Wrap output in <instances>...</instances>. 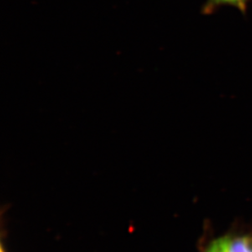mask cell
Masks as SVG:
<instances>
[{
    "mask_svg": "<svg viewBox=\"0 0 252 252\" xmlns=\"http://www.w3.org/2000/svg\"><path fill=\"white\" fill-rule=\"evenodd\" d=\"M225 252H252V234L221 238Z\"/></svg>",
    "mask_w": 252,
    "mask_h": 252,
    "instance_id": "1",
    "label": "cell"
},
{
    "mask_svg": "<svg viewBox=\"0 0 252 252\" xmlns=\"http://www.w3.org/2000/svg\"><path fill=\"white\" fill-rule=\"evenodd\" d=\"M249 0H207L205 3L202 12L209 14L220 6H232L236 7L240 12H246L248 8V3Z\"/></svg>",
    "mask_w": 252,
    "mask_h": 252,
    "instance_id": "2",
    "label": "cell"
},
{
    "mask_svg": "<svg viewBox=\"0 0 252 252\" xmlns=\"http://www.w3.org/2000/svg\"><path fill=\"white\" fill-rule=\"evenodd\" d=\"M206 252H225L221 238H219L211 243V245L209 246V248H207Z\"/></svg>",
    "mask_w": 252,
    "mask_h": 252,
    "instance_id": "3",
    "label": "cell"
},
{
    "mask_svg": "<svg viewBox=\"0 0 252 252\" xmlns=\"http://www.w3.org/2000/svg\"><path fill=\"white\" fill-rule=\"evenodd\" d=\"M2 252H3V251L2 250Z\"/></svg>",
    "mask_w": 252,
    "mask_h": 252,
    "instance_id": "4",
    "label": "cell"
}]
</instances>
